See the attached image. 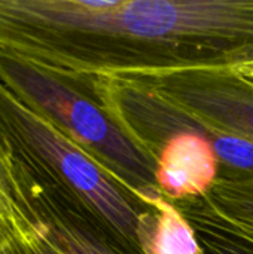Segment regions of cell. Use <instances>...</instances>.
Wrapping results in <instances>:
<instances>
[{
    "label": "cell",
    "mask_w": 253,
    "mask_h": 254,
    "mask_svg": "<svg viewBox=\"0 0 253 254\" xmlns=\"http://www.w3.org/2000/svg\"><path fill=\"white\" fill-rule=\"evenodd\" d=\"M0 52L79 77L253 58V0H0Z\"/></svg>",
    "instance_id": "6da1fadb"
},
{
    "label": "cell",
    "mask_w": 253,
    "mask_h": 254,
    "mask_svg": "<svg viewBox=\"0 0 253 254\" xmlns=\"http://www.w3.org/2000/svg\"><path fill=\"white\" fill-rule=\"evenodd\" d=\"M0 138L33 177L75 199L121 254H143L139 231L151 207L0 82Z\"/></svg>",
    "instance_id": "7a4b0ae2"
},
{
    "label": "cell",
    "mask_w": 253,
    "mask_h": 254,
    "mask_svg": "<svg viewBox=\"0 0 253 254\" xmlns=\"http://www.w3.org/2000/svg\"><path fill=\"white\" fill-rule=\"evenodd\" d=\"M0 82L143 202L161 193L157 162L122 132L82 77L0 52Z\"/></svg>",
    "instance_id": "3957f363"
},
{
    "label": "cell",
    "mask_w": 253,
    "mask_h": 254,
    "mask_svg": "<svg viewBox=\"0 0 253 254\" xmlns=\"http://www.w3.org/2000/svg\"><path fill=\"white\" fill-rule=\"evenodd\" d=\"M13 161V159H12ZM21 216L0 254H121L88 213L58 188L13 161Z\"/></svg>",
    "instance_id": "277c9868"
},
{
    "label": "cell",
    "mask_w": 253,
    "mask_h": 254,
    "mask_svg": "<svg viewBox=\"0 0 253 254\" xmlns=\"http://www.w3.org/2000/svg\"><path fill=\"white\" fill-rule=\"evenodd\" d=\"M128 77L203 127L253 143V83L236 67H195Z\"/></svg>",
    "instance_id": "5b68a950"
},
{
    "label": "cell",
    "mask_w": 253,
    "mask_h": 254,
    "mask_svg": "<svg viewBox=\"0 0 253 254\" xmlns=\"http://www.w3.org/2000/svg\"><path fill=\"white\" fill-rule=\"evenodd\" d=\"M174 204L194 229L222 235L253 254V173L221 168L206 195Z\"/></svg>",
    "instance_id": "8992f818"
},
{
    "label": "cell",
    "mask_w": 253,
    "mask_h": 254,
    "mask_svg": "<svg viewBox=\"0 0 253 254\" xmlns=\"http://www.w3.org/2000/svg\"><path fill=\"white\" fill-rule=\"evenodd\" d=\"M221 171L218 155L207 137L183 132L171 137L157 158L155 179L160 192L173 202L206 195Z\"/></svg>",
    "instance_id": "52a82bcc"
},
{
    "label": "cell",
    "mask_w": 253,
    "mask_h": 254,
    "mask_svg": "<svg viewBox=\"0 0 253 254\" xmlns=\"http://www.w3.org/2000/svg\"><path fill=\"white\" fill-rule=\"evenodd\" d=\"M145 202L151 211L139 231L143 254H203L197 232L173 201L160 193Z\"/></svg>",
    "instance_id": "ba28073f"
},
{
    "label": "cell",
    "mask_w": 253,
    "mask_h": 254,
    "mask_svg": "<svg viewBox=\"0 0 253 254\" xmlns=\"http://www.w3.org/2000/svg\"><path fill=\"white\" fill-rule=\"evenodd\" d=\"M19 220L13 161L0 138V243L7 240Z\"/></svg>",
    "instance_id": "9c48e42d"
},
{
    "label": "cell",
    "mask_w": 253,
    "mask_h": 254,
    "mask_svg": "<svg viewBox=\"0 0 253 254\" xmlns=\"http://www.w3.org/2000/svg\"><path fill=\"white\" fill-rule=\"evenodd\" d=\"M194 231L197 232L203 254H252L222 235L209 231H201V229H194Z\"/></svg>",
    "instance_id": "30bf717a"
},
{
    "label": "cell",
    "mask_w": 253,
    "mask_h": 254,
    "mask_svg": "<svg viewBox=\"0 0 253 254\" xmlns=\"http://www.w3.org/2000/svg\"><path fill=\"white\" fill-rule=\"evenodd\" d=\"M236 68L240 71L242 76H245L248 80H251L253 83V58L243 63V64H240V65H236Z\"/></svg>",
    "instance_id": "8fae6325"
}]
</instances>
